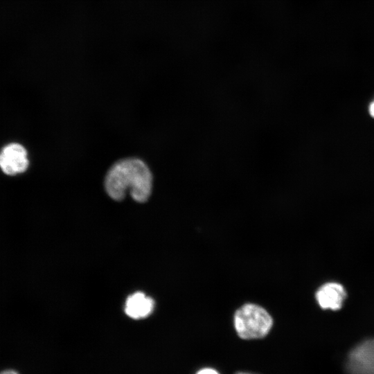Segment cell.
I'll return each mask as SVG.
<instances>
[{
	"label": "cell",
	"instance_id": "cell-8",
	"mask_svg": "<svg viewBox=\"0 0 374 374\" xmlns=\"http://www.w3.org/2000/svg\"><path fill=\"white\" fill-rule=\"evenodd\" d=\"M0 374H19L17 371L13 369H7L0 372Z\"/></svg>",
	"mask_w": 374,
	"mask_h": 374
},
{
	"label": "cell",
	"instance_id": "cell-3",
	"mask_svg": "<svg viewBox=\"0 0 374 374\" xmlns=\"http://www.w3.org/2000/svg\"><path fill=\"white\" fill-rule=\"evenodd\" d=\"M29 166L26 149L18 143H10L0 151V169L9 176L24 172Z\"/></svg>",
	"mask_w": 374,
	"mask_h": 374
},
{
	"label": "cell",
	"instance_id": "cell-4",
	"mask_svg": "<svg viewBox=\"0 0 374 374\" xmlns=\"http://www.w3.org/2000/svg\"><path fill=\"white\" fill-rule=\"evenodd\" d=\"M346 365L350 374H374V339L354 348L348 357Z\"/></svg>",
	"mask_w": 374,
	"mask_h": 374
},
{
	"label": "cell",
	"instance_id": "cell-10",
	"mask_svg": "<svg viewBox=\"0 0 374 374\" xmlns=\"http://www.w3.org/2000/svg\"><path fill=\"white\" fill-rule=\"evenodd\" d=\"M235 374H253V373H245V372H238Z\"/></svg>",
	"mask_w": 374,
	"mask_h": 374
},
{
	"label": "cell",
	"instance_id": "cell-7",
	"mask_svg": "<svg viewBox=\"0 0 374 374\" xmlns=\"http://www.w3.org/2000/svg\"><path fill=\"white\" fill-rule=\"evenodd\" d=\"M196 374H220V373L213 368H204L198 371Z\"/></svg>",
	"mask_w": 374,
	"mask_h": 374
},
{
	"label": "cell",
	"instance_id": "cell-6",
	"mask_svg": "<svg viewBox=\"0 0 374 374\" xmlns=\"http://www.w3.org/2000/svg\"><path fill=\"white\" fill-rule=\"evenodd\" d=\"M154 301L143 292H136L126 300L125 312L127 316L134 319H140L149 316L154 309Z\"/></svg>",
	"mask_w": 374,
	"mask_h": 374
},
{
	"label": "cell",
	"instance_id": "cell-5",
	"mask_svg": "<svg viewBox=\"0 0 374 374\" xmlns=\"http://www.w3.org/2000/svg\"><path fill=\"white\" fill-rule=\"evenodd\" d=\"M346 296V293L341 285L328 283L319 289L316 299L323 309L336 310L341 308Z\"/></svg>",
	"mask_w": 374,
	"mask_h": 374
},
{
	"label": "cell",
	"instance_id": "cell-1",
	"mask_svg": "<svg viewBox=\"0 0 374 374\" xmlns=\"http://www.w3.org/2000/svg\"><path fill=\"white\" fill-rule=\"evenodd\" d=\"M105 187L113 199L122 200L129 190L135 201L144 202L151 194L152 176L143 161L125 159L110 168L105 177Z\"/></svg>",
	"mask_w": 374,
	"mask_h": 374
},
{
	"label": "cell",
	"instance_id": "cell-9",
	"mask_svg": "<svg viewBox=\"0 0 374 374\" xmlns=\"http://www.w3.org/2000/svg\"><path fill=\"white\" fill-rule=\"evenodd\" d=\"M369 113L371 116L374 118V101H373L369 105Z\"/></svg>",
	"mask_w": 374,
	"mask_h": 374
},
{
	"label": "cell",
	"instance_id": "cell-2",
	"mask_svg": "<svg viewBox=\"0 0 374 374\" xmlns=\"http://www.w3.org/2000/svg\"><path fill=\"white\" fill-rule=\"evenodd\" d=\"M273 320L260 306L245 304L234 316V326L238 336L244 339L262 338L269 332Z\"/></svg>",
	"mask_w": 374,
	"mask_h": 374
}]
</instances>
